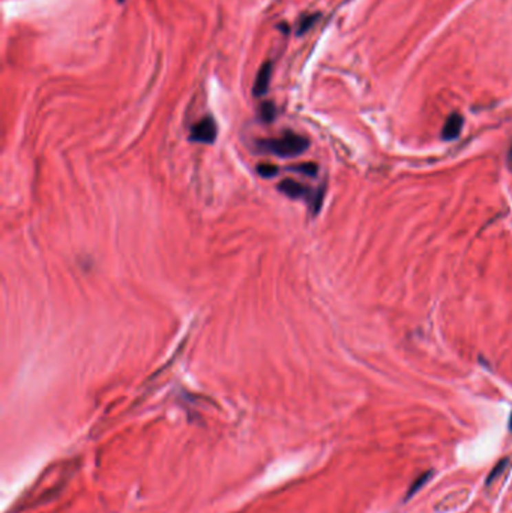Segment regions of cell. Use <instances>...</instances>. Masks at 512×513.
Returning <instances> with one entry per match:
<instances>
[{
	"instance_id": "cell-3",
	"label": "cell",
	"mask_w": 512,
	"mask_h": 513,
	"mask_svg": "<svg viewBox=\"0 0 512 513\" xmlns=\"http://www.w3.org/2000/svg\"><path fill=\"white\" fill-rule=\"evenodd\" d=\"M217 134H218L217 123H215L213 118L208 116V118H203L202 120H198L191 128L189 138H191V142L194 143L212 144L215 140H217Z\"/></svg>"
},
{
	"instance_id": "cell-1",
	"label": "cell",
	"mask_w": 512,
	"mask_h": 513,
	"mask_svg": "<svg viewBox=\"0 0 512 513\" xmlns=\"http://www.w3.org/2000/svg\"><path fill=\"white\" fill-rule=\"evenodd\" d=\"M310 147V140L292 131H286L277 138H268L257 142V149L264 153L275 155L278 158H296Z\"/></svg>"
},
{
	"instance_id": "cell-13",
	"label": "cell",
	"mask_w": 512,
	"mask_h": 513,
	"mask_svg": "<svg viewBox=\"0 0 512 513\" xmlns=\"http://www.w3.org/2000/svg\"><path fill=\"white\" fill-rule=\"evenodd\" d=\"M119 2H125V0H119Z\"/></svg>"
},
{
	"instance_id": "cell-5",
	"label": "cell",
	"mask_w": 512,
	"mask_h": 513,
	"mask_svg": "<svg viewBox=\"0 0 512 513\" xmlns=\"http://www.w3.org/2000/svg\"><path fill=\"white\" fill-rule=\"evenodd\" d=\"M462 123H465V120H462V118L458 113H454L449 116L448 119H446L443 129H442V138L445 140V142H451V140L458 138L460 132L462 129Z\"/></svg>"
},
{
	"instance_id": "cell-4",
	"label": "cell",
	"mask_w": 512,
	"mask_h": 513,
	"mask_svg": "<svg viewBox=\"0 0 512 513\" xmlns=\"http://www.w3.org/2000/svg\"><path fill=\"white\" fill-rule=\"evenodd\" d=\"M270 76H272V63L270 62L263 63L262 68L257 72V76H255V81L253 86V94L257 98L266 95L268 89H269V83H270Z\"/></svg>"
},
{
	"instance_id": "cell-7",
	"label": "cell",
	"mask_w": 512,
	"mask_h": 513,
	"mask_svg": "<svg viewBox=\"0 0 512 513\" xmlns=\"http://www.w3.org/2000/svg\"><path fill=\"white\" fill-rule=\"evenodd\" d=\"M431 474H433V471H427V473H424V474H420L419 477H416L415 481H413V483L410 485V488H409L407 495H406V500H409L412 497V495H415L420 490V488H423L429 481V477H431Z\"/></svg>"
},
{
	"instance_id": "cell-11",
	"label": "cell",
	"mask_w": 512,
	"mask_h": 513,
	"mask_svg": "<svg viewBox=\"0 0 512 513\" xmlns=\"http://www.w3.org/2000/svg\"><path fill=\"white\" fill-rule=\"evenodd\" d=\"M314 20H316V17H312V15L307 17V19H303L301 21V24H299V29H297V33H299V35H301V33L307 32L312 26V24H314Z\"/></svg>"
},
{
	"instance_id": "cell-9",
	"label": "cell",
	"mask_w": 512,
	"mask_h": 513,
	"mask_svg": "<svg viewBox=\"0 0 512 513\" xmlns=\"http://www.w3.org/2000/svg\"><path fill=\"white\" fill-rule=\"evenodd\" d=\"M257 173L264 179H272L278 175L279 168L274 164H260L257 167Z\"/></svg>"
},
{
	"instance_id": "cell-10",
	"label": "cell",
	"mask_w": 512,
	"mask_h": 513,
	"mask_svg": "<svg viewBox=\"0 0 512 513\" xmlns=\"http://www.w3.org/2000/svg\"><path fill=\"white\" fill-rule=\"evenodd\" d=\"M275 114H277V110H275V107L272 102H266V104L262 105L260 118H262L263 122H266V123L272 122L275 119Z\"/></svg>"
},
{
	"instance_id": "cell-6",
	"label": "cell",
	"mask_w": 512,
	"mask_h": 513,
	"mask_svg": "<svg viewBox=\"0 0 512 513\" xmlns=\"http://www.w3.org/2000/svg\"><path fill=\"white\" fill-rule=\"evenodd\" d=\"M288 170L296 171V173H299V175L308 176V177H316L319 167H317V164H314V162H303L299 165H295V167H290Z\"/></svg>"
},
{
	"instance_id": "cell-12",
	"label": "cell",
	"mask_w": 512,
	"mask_h": 513,
	"mask_svg": "<svg viewBox=\"0 0 512 513\" xmlns=\"http://www.w3.org/2000/svg\"><path fill=\"white\" fill-rule=\"evenodd\" d=\"M509 431L512 433V415H511V419H509Z\"/></svg>"
},
{
	"instance_id": "cell-2",
	"label": "cell",
	"mask_w": 512,
	"mask_h": 513,
	"mask_svg": "<svg viewBox=\"0 0 512 513\" xmlns=\"http://www.w3.org/2000/svg\"><path fill=\"white\" fill-rule=\"evenodd\" d=\"M278 191L287 195L288 198H305L310 203L311 210L314 213H317L321 208V201H323V189H319L317 193H312L308 186H305L303 184L293 179H284L279 182L278 185Z\"/></svg>"
},
{
	"instance_id": "cell-8",
	"label": "cell",
	"mask_w": 512,
	"mask_h": 513,
	"mask_svg": "<svg viewBox=\"0 0 512 513\" xmlns=\"http://www.w3.org/2000/svg\"><path fill=\"white\" fill-rule=\"evenodd\" d=\"M508 458H503V459H500L499 462H498V464H495L494 466V468L490 471V474L489 476H487V481H485V485H491L494 481H498V479H499V476L503 473V471H505V468H506V466H508Z\"/></svg>"
}]
</instances>
